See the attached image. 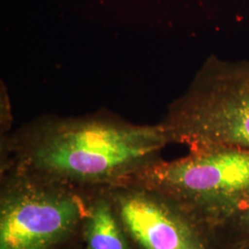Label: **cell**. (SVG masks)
I'll use <instances>...</instances> for the list:
<instances>
[{"label": "cell", "mask_w": 249, "mask_h": 249, "mask_svg": "<svg viewBox=\"0 0 249 249\" xmlns=\"http://www.w3.org/2000/svg\"><path fill=\"white\" fill-rule=\"evenodd\" d=\"M169 144L160 123L111 115L42 116L2 138L1 173L96 190L132 179L162 159Z\"/></svg>", "instance_id": "6da1fadb"}, {"label": "cell", "mask_w": 249, "mask_h": 249, "mask_svg": "<svg viewBox=\"0 0 249 249\" xmlns=\"http://www.w3.org/2000/svg\"><path fill=\"white\" fill-rule=\"evenodd\" d=\"M159 123L171 144L189 151L213 147L249 151V60L210 56Z\"/></svg>", "instance_id": "7a4b0ae2"}, {"label": "cell", "mask_w": 249, "mask_h": 249, "mask_svg": "<svg viewBox=\"0 0 249 249\" xmlns=\"http://www.w3.org/2000/svg\"><path fill=\"white\" fill-rule=\"evenodd\" d=\"M126 182L150 187L216 231L249 204V151L213 147L160 159Z\"/></svg>", "instance_id": "3957f363"}, {"label": "cell", "mask_w": 249, "mask_h": 249, "mask_svg": "<svg viewBox=\"0 0 249 249\" xmlns=\"http://www.w3.org/2000/svg\"><path fill=\"white\" fill-rule=\"evenodd\" d=\"M92 190L1 173L0 249H76Z\"/></svg>", "instance_id": "277c9868"}, {"label": "cell", "mask_w": 249, "mask_h": 249, "mask_svg": "<svg viewBox=\"0 0 249 249\" xmlns=\"http://www.w3.org/2000/svg\"><path fill=\"white\" fill-rule=\"evenodd\" d=\"M131 249H228L218 231L150 187H106Z\"/></svg>", "instance_id": "5b68a950"}, {"label": "cell", "mask_w": 249, "mask_h": 249, "mask_svg": "<svg viewBox=\"0 0 249 249\" xmlns=\"http://www.w3.org/2000/svg\"><path fill=\"white\" fill-rule=\"evenodd\" d=\"M82 246L84 249H131L106 188L90 192Z\"/></svg>", "instance_id": "8992f818"}, {"label": "cell", "mask_w": 249, "mask_h": 249, "mask_svg": "<svg viewBox=\"0 0 249 249\" xmlns=\"http://www.w3.org/2000/svg\"><path fill=\"white\" fill-rule=\"evenodd\" d=\"M217 231L228 249L249 247V204L234 214Z\"/></svg>", "instance_id": "52a82bcc"}, {"label": "cell", "mask_w": 249, "mask_h": 249, "mask_svg": "<svg viewBox=\"0 0 249 249\" xmlns=\"http://www.w3.org/2000/svg\"><path fill=\"white\" fill-rule=\"evenodd\" d=\"M84 249V248H83V246H80V248H78V249Z\"/></svg>", "instance_id": "ba28073f"}, {"label": "cell", "mask_w": 249, "mask_h": 249, "mask_svg": "<svg viewBox=\"0 0 249 249\" xmlns=\"http://www.w3.org/2000/svg\"><path fill=\"white\" fill-rule=\"evenodd\" d=\"M249 249V247H247V248H245V249Z\"/></svg>", "instance_id": "9c48e42d"}]
</instances>
